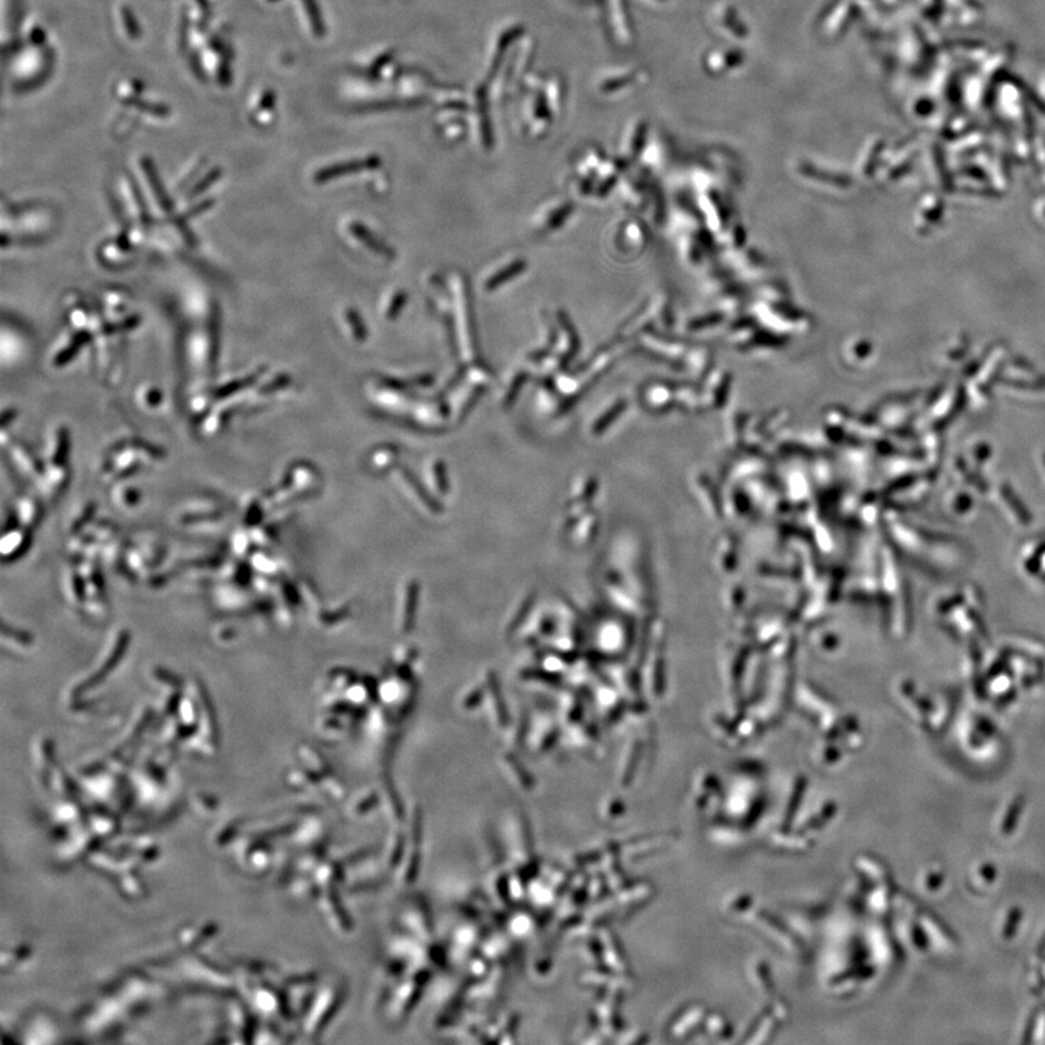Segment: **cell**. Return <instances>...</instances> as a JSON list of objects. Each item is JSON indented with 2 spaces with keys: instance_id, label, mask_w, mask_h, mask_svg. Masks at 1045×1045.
<instances>
[{
  "instance_id": "1",
  "label": "cell",
  "mask_w": 1045,
  "mask_h": 1045,
  "mask_svg": "<svg viewBox=\"0 0 1045 1045\" xmlns=\"http://www.w3.org/2000/svg\"><path fill=\"white\" fill-rule=\"evenodd\" d=\"M54 53L48 45H25L11 63V77L21 86H34L50 72Z\"/></svg>"
},
{
  "instance_id": "2",
  "label": "cell",
  "mask_w": 1045,
  "mask_h": 1045,
  "mask_svg": "<svg viewBox=\"0 0 1045 1045\" xmlns=\"http://www.w3.org/2000/svg\"><path fill=\"white\" fill-rule=\"evenodd\" d=\"M144 85L138 79H125L118 83L115 96L121 104L133 106L143 96Z\"/></svg>"
},
{
  "instance_id": "3",
  "label": "cell",
  "mask_w": 1045,
  "mask_h": 1045,
  "mask_svg": "<svg viewBox=\"0 0 1045 1045\" xmlns=\"http://www.w3.org/2000/svg\"><path fill=\"white\" fill-rule=\"evenodd\" d=\"M118 21H120L121 30L124 31L125 37L131 41H137L141 38V28L138 25L137 18H135L133 9L127 5L118 6Z\"/></svg>"
},
{
  "instance_id": "4",
  "label": "cell",
  "mask_w": 1045,
  "mask_h": 1045,
  "mask_svg": "<svg viewBox=\"0 0 1045 1045\" xmlns=\"http://www.w3.org/2000/svg\"><path fill=\"white\" fill-rule=\"evenodd\" d=\"M22 37H24L25 44L27 45H35V47H44V45H47V31H45L43 24L38 22L35 18H30L25 21Z\"/></svg>"
},
{
  "instance_id": "5",
  "label": "cell",
  "mask_w": 1045,
  "mask_h": 1045,
  "mask_svg": "<svg viewBox=\"0 0 1045 1045\" xmlns=\"http://www.w3.org/2000/svg\"><path fill=\"white\" fill-rule=\"evenodd\" d=\"M352 231L359 240H362L363 243H365V246L369 247V249L374 250L375 253L391 257V250H389L387 246H384V244L376 239V237L372 236V233H369L363 225L353 224Z\"/></svg>"
},
{
  "instance_id": "6",
  "label": "cell",
  "mask_w": 1045,
  "mask_h": 1045,
  "mask_svg": "<svg viewBox=\"0 0 1045 1045\" xmlns=\"http://www.w3.org/2000/svg\"><path fill=\"white\" fill-rule=\"evenodd\" d=\"M275 92L272 89L265 88L259 90L256 95L253 96L252 104H250L249 114H257V112L269 111L275 106Z\"/></svg>"
},
{
  "instance_id": "7",
  "label": "cell",
  "mask_w": 1045,
  "mask_h": 1045,
  "mask_svg": "<svg viewBox=\"0 0 1045 1045\" xmlns=\"http://www.w3.org/2000/svg\"><path fill=\"white\" fill-rule=\"evenodd\" d=\"M524 268H526V263L522 262V260L514 262L513 265L507 266V269L501 270L497 275H494L493 278H491V281L488 282L487 289L493 291V289L498 288V286L506 284V282L510 281L511 278L522 273Z\"/></svg>"
},
{
  "instance_id": "8",
  "label": "cell",
  "mask_w": 1045,
  "mask_h": 1045,
  "mask_svg": "<svg viewBox=\"0 0 1045 1045\" xmlns=\"http://www.w3.org/2000/svg\"><path fill=\"white\" fill-rule=\"evenodd\" d=\"M302 3H304L305 11H307L308 18H310L314 30L321 32V30H323V25H321L320 14H318V8L317 5H315L314 0H302Z\"/></svg>"
},
{
  "instance_id": "9",
  "label": "cell",
  "mask_w": 1045,
  "mask_h": 1045,
  "mask_svg": "<svg viewBox=\"0 0 1045 1045\" xmlns=\"http://www.w3.org/2000/svg\"><path fill=\"white\" fill-rule=\"evenodd\" d=\"M347 318H349L350 323L353 324V333H355L356 339L363 342V340L366 339V330L365 327H363L362 318H360L358 313H355V311H349V313H347Z\"/></svg>"
},
{
  "instance_id": "10",
  "label": "cell",
  "mask_w": 1045,
  "mask_h": 1045,
  "mask_svg": "<svg viewBox=\"0 0 1045 1045\" xmlns=\"http://www.w3.org/2000/svg\"><path fill=\"white\" fill-rule=\"evenodd\" d=\"M404 304H405V295L404 294H398L397 298L394 299V304H392V307L389 308L388 317L389 318L397 317L398 313H400L401 308L404 307Z\"/></svg>"
},
{
  "instance_id": "11",
  "label": "cell",
  "mask_w": 1045,
  "mask_h": 1045,
  "mask_svg": "<svg viewBox=\"0 0 1045 1045\" xmlns=\"http://www.w3.org/2000/svg\"><path fill=\"white\" fill-rule=\"evenodd\" d=\"M265 2H270V3H272V2H278V0H265Z\"/></svg>"
}]
</instances>
